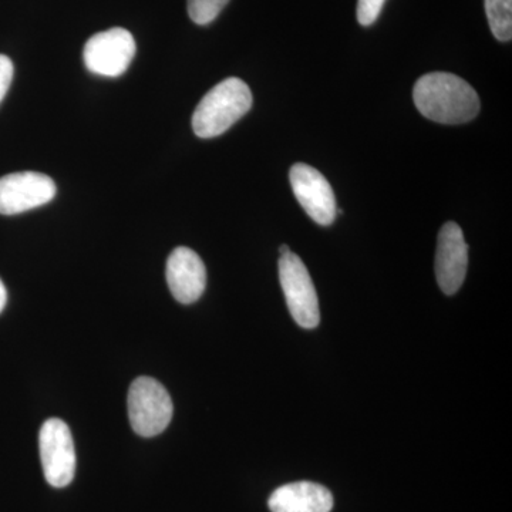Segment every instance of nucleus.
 Instances as JSON below:
<instances>
[{
  "instance_id": "obj_1",
  "label": "nucleus",
  "mask_w": 512,
  "mask_h": 512,
  "mask_svg": "<svg viewBox=\"0 0 512 512\" xmlns=\"http://www.w3.org/2000/svg\"><path fill=\"white\" fill-rule=\"evenodd\" d=\"M414 104L426 119L440 124L468 123L480 113V97L476 90L451 73H429L414 84Z\"/></svg>"
},
{
  "instance_id": "obj_2",
  "label": "nucleus",
  "mask_w": 512,
  "mask_h": 512,
  "mask_svg": "<svg viewBox=\"0 0 512 512\" xmlns=\"http://www.w3.org/2000/svg\"><path fill=\"white\" fill-rule=\"evenodd\" d=\"M248 84L238 77H228L212 87L192 116V128L200 138H214L229 130L252 107Z\"/></svg>"
},
{
  "instance_id": "obj_3",
  "label": "nucleus",
  "mask_w": 512,
  "mask_h": 512,
  "mask_svg": "<svg viewBox=\"0 0 512 512\" xmlns=\"http://www.w3.org/2000/svg\"><path fill=\"white\" fill-rule=\"evenodd\" d=\"M128 419L136 434L154 437L163 433L173 419L174 406L167 389L151 377L141 376L128 390Z\"/></svg>"
},
{
  "instance_id": "obj_4",
  "label": "nucleus",
  "mask_w": 512,
  "mask_h": 512,
  "mask_svg": "<svg viewBox=\"0 0 512 512\" xmlns=\"http://www.w3.org/2000/svg\"><path fill=\"white\" fill-rule=\"evenodd\" d=\"M279 281L292 318L303 329H315L320 322L318 295L302 259L293 252L279 259Z\"/></svg>"
},
{
  "instance_id": "obj_5",
  "label": "nucleus",
  "mask_w": 512,
  "mask_h": 512,
  "mask_svg": "<svg viewBox=\"0 0 512 512\" xmlns=\"http://www.w3.org/2000/svg\"><path fill=\"white\" fill-rule=\"evenodd\" d=\"M39 450L47 483L55 488L72 483L76 473V450L72 431L63 420L49 419L43 423Z\"/></svg>"
},
{
  "instance_id": "obj_6",
  "label": "nucleus",
  "mask_w": 512,
  "mask_h": 512,
  "mask_svg": "<svg viewBox=\"0 0 512 512\" xmlns=\"http://www.w3.org/2000/svg\"><path fill=\"white\" fill-rule=\"evenodd\" d=\"M134 56L136 40L123 28L96 33L87 40L83 50L84 64L89 72L104 77H119L126 73Z\"/></svg>"
},
{
  "instance_id": "obj_7",
  "label": "nucleus",
  "mask_w": 512,
  "mask_h": 512,
  "mask_svg": "<svg viewBox=\"0 0 512 512\" xmlns=\"http://www.w3.org/2000/svg\"><path fill=\"white\" fill-rule=\"evenodd\" d=\"M56 184L49 175L22 171L0 178V214L18 215L55 198Z\"/></svg>"
},
{
  "instance_id": "obj_8",
  "label": "nucleus",
  "mask_w": 512,
  "mask_h": 512,
  "mask_svg": "<svg viewBox=\"0 0 512 512\" xmlns=\"http://www.w3.org/2000/svg\"><path fill=\"white\" fill-rule=\"evenodd\" d=\"M293 194L316 224L328 227L336 218V198L332 185L311 165L298 163L289 171Z\"/></svg>"
},
{
  "instance_id": "obj_9",
  "label": "nucleus",
  "mask_w": 512,
  "mask_h": 512,
  "mask_svg": "<svg viewBox=\"0 0 512 512\" xmlns=\"http://www.w3.org/2000/svg\"><path fill=\"white\" fill-rule=\"evenodd\" d=\"M468 245L463 229L456 222H447L437 239L436 278L441 291L454 295L463 286L467 275Z\"/></svg>"
},
{
  "instance_id": "obj_10",
  "label": "nucleus",
  "mask_w": 512,
  "mask_h": 512,
  "mask_svg": "<svg viewBox=\"0 0 512 512\" xmlns=\"http://www.w3.org/2000/svg\"><path fill=\"white\" fill-rule=\"evenodd\" d=\"M168 288L178 302L191 305L201 298L207 286V269L197 252L190 248H175L168 256L165 268Z\"/></svg>"
},
{
  "instance_id": "obj_11",
  "label": "nucleus",
  "mask_w": 512,
  "mask_h": 512,
  "mask_svg": "<svg viewBox=\"0 0 512 512\" xmlns=\"http://www.w3.org/2000/svg\"><path fill=\"white\" fill-rule=\"evenodd\" d=\"M272 512H330L333 495L323 485L311 481L286 484L269 498Z\"/></svg>"
},
{
  "instance_id": "obj_12",
  "label": "nucleus",
  "mask_w": 512,
  "mask_h": 512,
  "mask_svg": "<svg viewBox=\"0 0 512 512\" xmlns=\"http://www.w3.org/2000/svg\"><path fill=\"white\" fill-rule=\"evenodd\" d=\"M488 25L495 39L510 42L512 39V0H485Z\"/></svg>"
},
{
  "instance_id": "obj_13",
  "label": "nucleus",
  "mask_w": 512,
  "mask_h": 512,
  "mask_svg": "<svg viewBox=\"0 0 512 512\" xmlns=\"http://www.w3.org/2000/svg\"><path fill=\"white\" fill-rule=\"evenodd\" d=\"M228 2L229 0H187L188 15L197 25H210Z\"/></svg>"
},
{
  "instance_id": "obj_14",
  "label": "nucleus",
  "mask_w": 512,
  "mask_h": 512,
  "mask_svg": "<svg viewBox=\"0 0 512 512\" xmlns=\"http://www.w3.org/2000/svg\"><path fill=\"white\" fill-rule=\"evenodd\" d=\"M386 0H357V20L360 25L370 26L382 13Z\"/></svg>"
},
{
  "instance_id": "obj_15",
  "label": "nucleus",
  "mask_w": 512,
  "mask_h": 512,
  "mask_svg": "<svg viewBox=\"0 0 512 512\" xmlns=\"http://www.w3.org/2000/svg\"><path fill=\"white\" fill-rule=\"evenodd\" d=\"M13 73H15V67H13L12 60L8 56L0 55V103L5 99L10 84H12Z\"/></svg>"
},
{
  "instance_id": "obj_16",
  "label": "nucleus",
  "mask_w": 512,
  "mask_h": 512,
  "mask_svg": "<svg viewBox=\"0 0 512 512\" xmlns=\"http://www.w3.org/2000/svg\"><path fill=\"white\" fill-rule=\"evenodd\" d=\"M6 302H8V292H6L5 285H3L2 279H0V313L5 309Z\"/></svg>"
},
{
  "instance_id": "obj_17",
  "label": "nucleus",
  "mask_w": 512,
  "mask_h": 512,
  "mask_svg": "<svg viewBox=\"0 0 512 512\" xmlns=\"http://www.w3.org/2000/svg\"><path fill=\"white\" fill-rule=\"evenodd\" d=\"M279 252H281V255L288 254V252H291V249L286 247V245H282L281 249H279Z\"/></svg>"
}]
</instances>
